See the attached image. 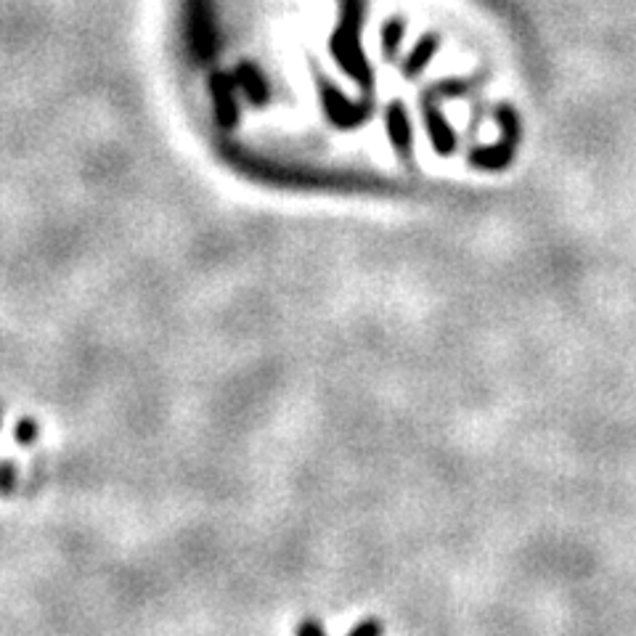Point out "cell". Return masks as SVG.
Instances as JSON below:
<instances>
[{"instance_id": "6da1fadb", "label": "cell", "mask_w": 636, "mask_h": 636, "mask_svg": "<svg viewBox=\"0 0 636 636\" xmlns=\"http://www.w3.org/2000/svg\"><path fill=\"white\" fill-rule=\"evenodd\" d=\"M496 120H499L501 128L499 141L493 146H475L467 154V162L475 170H483V173H501L504 167L512 165L517 157V149H520V141H523V120H520L515 106H496Z\"/></svg>"}]
</instances>
